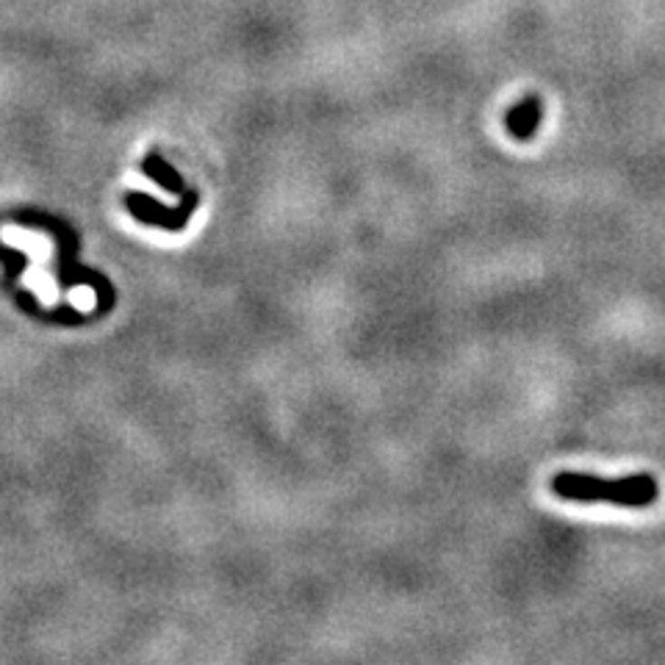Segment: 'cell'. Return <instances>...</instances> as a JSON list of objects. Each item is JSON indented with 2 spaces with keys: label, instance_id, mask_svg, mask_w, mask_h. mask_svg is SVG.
<instances>
[{
  "label": "cell",
  "instance_id": "3",
  "mask_svg": "<svg viewBox=\"0 0 665 665\" xmlns=\"http://www.w3.org/2000/svg\"><path fill=\"white\" fill-rule=\"evenodd\" d=\"M541 117H544V106L538 98H524L518 106H513L505 117V128L513 139L518 142H527L536 137V130L541 125Z\"/></svg>",
  "mask_w": 665,
  "mask_h": 665
},
{
  "label": "cell",
  "instance_id": "2",
  "mask_svg": "<svg viewBox=\"0 0 665 665\" xmlns=\"http://www.w3.org/2000/svg\"><path fill=\"white\" fill-rule=\"evenodd\" d=\"M200 203V195L186 189L184 192V200L177 208H166L161 205L158 200H153L150 195L145 192H133V195H125V208L137 216L145 225H153V228H164V231H184L186 228V219L189 214L197 208Z\"/></svg>",
  "mask_w": 665,
  "mask_h": 665
},
{
  "label": "cell",
  "instance_id": "1",
  "mask_svg": "<svg viewBox=\"0 0 665 665\" xmlns=\"http://www.w3.org/2000/svg\"><path fill=\"white\" fill-rule=\"evenodd\" d=\"M552 494L568 502H613L618 508H649L660 497V485L651 474L602 480L580 471H560L552 477Z\"/></svg>",
  "mask_w": 665,
  "mask_h": 665
},
{
  "label": "cell",
  "instance_id": "4",
  "mask_svg": "<svg viewBox=\"0 0 665 665\" xmlns=\"http://www.w3.org/2000/svg\"><path fill=\"white\" fill-rule=\"evenodd\" d=\"M142 172L150 177V181H156L161 189H166V192H172V195H184V192H186V184H184L181 172H177L172 164H166V161L161 158L158 150H153V153L142 161Z\"/></svg>",
  "mask_w": 665,
  "mask_h": 665
}]
</instances>
